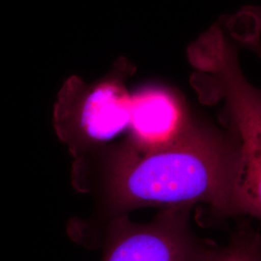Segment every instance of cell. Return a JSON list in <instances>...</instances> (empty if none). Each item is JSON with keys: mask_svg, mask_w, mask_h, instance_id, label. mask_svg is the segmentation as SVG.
I'll list each match as a JSON object with an SVG mask.
<instances>
[{"mask_svg": "<svg viewBox=\"0 0 261 261\" xmlns=\"http://www.w3.org/2000/svg\"><path fill=\"white\" fill-rule=\"evenodd\" d=\"M101 164V194L117 213L140 206L202 202L222 214L259 216L244 147L196 123L165 148L140 152L124 142Z\"/></svg>", "mask_w": 261, "mask_h": 261, "instance_id": "1", "label": "cell"}, {"mask_svg": "<svg viewBox=\"0 0 261 261\" xmlns=\"http://www.w3.org/2000/svg\"><path fill=\"white\" fill-rule=\"evenodd\" d=\"M125 75L112 73L93 84L73 75L62 85L54 110L57 136L75 164L90 158L103 143L128 130L130 93Z\"/></svg>", "mask_w": 261, "mask_h": 261, "instance_id": "2", "label": "cell"}, {"mask_svg": "<svg viewBox=\"0 0 261 261\" xmlns=\"http://www.w3.org/2000/svg\"><path fill=\"white\" fill-rule=\"evenodd\" d=\"M191 207H168L149 224L118 217L103 239V261H190L202 241L189 226Z\"/></svg>", "mask_w": 261, "mask_h": 261, "instance_id": "3", "label": "cell"}, {"mask_svg": "<svg viewBox=\"0 0 261 261\" xmlns=\"http://www.w3.org/2000/svg\"><path fill=\"white\" fill-rule=\"evenodd\" d=\"M194 125L180 94L162 84L144 85L130 94L129 138L125 143L140 152L162 149Z\"/></svg>", "mask_w": 261, "mask_h": 261, "instance_id": "4", "label": "cell"}, {"mask_svg": "<svg viewBox=\"0 0 261 261\" xmlns=\"http://www.w3.org/2000/svg\"><path fill=\"white\" fill-rule=\"evenodd\" d=\"M190 261H260L259 235L252 229H241L225 246L202 241Z\"/></svg>", "mask_w": 261, "mask_h": 261, "instance_id": "5", "label": "cell"}]
</instances>
